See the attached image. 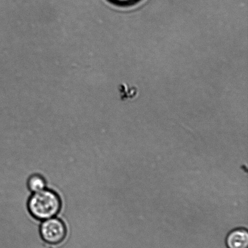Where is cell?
<instances>
[{
	"instance_id": "1",
	"label": "cell",
	"mask_w": 248,
	"mask_h": 248,
	"mask_svg": "<svg viewBox=\"0 0 248 248\" xmlns=\"http://www.w3.org/2000/svg\"><path fill=\"white\" fill-rule=\"evenodd\" d=\"M62 208V201L57 193L48 189L33 193L28 202L31 215L35 219L46 220L55 217Z\"/></svg>"
},
{
	"instance_id": "2",
	"label": "cell",
	"mask_w": 248,
	"mask_h": 248,
	"mask_svg": "<svg viewBox=\"0 0 248 248\" xmlns=\"http://www.w3.org/2000/svg\"><path fill=\"white\" fill-rule=\"evenodd\" d=\"M40 235L44 241L50 245L61 244L67 235V229L62 221L57 218L44 220L41 225Z\"/></svg>"
},
{
	"instance_id": "3",
	"label": "cell",
	"mask_w": 248,
	"mask_h": 248,
	"mask_svg": "<svg viewBox=\"0 0 248 248\" xmlns=\"http://www.w3.org/2000/svg\"><path fill=\"white\" fill-rule=\"evenodd\" d=\"M227 248H248V232L246 228H239L231 231L225 240Z\"/></svg>"
},
{
	"instance_id": "4",
	"label": "cell",
	"mask_w": 248,
	"mask_h": 248,
	"mask_svg": "<svg viewBox=\"0 0 248 248\" xmlns=\"http://www.w3.org/2000/svg\"><path fill=\"white\" fill-rule=\"evenodd\" d=\"M28 187L31 193H36L45 189L46 183L41 176L36 174L31 176L28 181Z\"/></svg>"
},
{
	"instance_id": "5",
	"label": "cell",
	"mask_w": 248,
	"mask_h": 248,
	"mask_svg": "<svg viewBox=\"0 0 248 248\" xmlns=\"http://www.w3.org/2000/svg\"><path fill=\"white\" fill-rule=\"evenodd\" d=\"M114 6L120 7H128L135 6L142 0H107Z\"/></svg>"
}]
</instances>
